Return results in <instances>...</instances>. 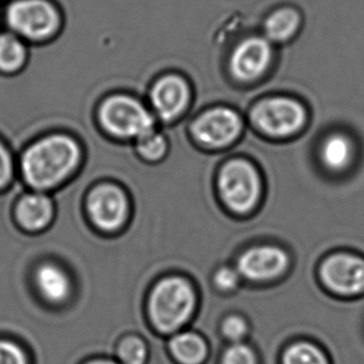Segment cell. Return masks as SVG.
<instances>
[{"label": "cell", "mask_w": 364, "mask_h": 364, "mask_svg": "<svg viewBox=\"0 0 364 364\" xmlns=\"http://www.w3.org/2000/svg\"><path fill=\"white\" fill-rule=\"evenodd\" d=\"M16 216L19 223L29 230H41L46 228L53 216V203L43 193H31L21 198Z\"/></svg>", "instance_id": "obj_13"}, {"label": "cell", "mask_w": 364, "mask_h": 364, "mask_svg": "<svg viewBox=\"0 0 364 364\" xmlns=\"http://www.w3.org/2000/svg\"><path fill=\"white\" fill-rule=\"evenodd\" d=\"M251 122L267 136H292L304 127L307 112L304 105L284 97H269L258 102L251 112Z\"/></svg>", "instance_id": "obj_5"}, {"label": "cell", "mask_w": 364, "mask_h": 364, "mask_svg": "<svg viewBox=\"0 0 364 364\" xmlns=\"http://www.w3.org/2000/svg\"><path fill=\"white\" fill-rule=\"evenodd\" d=\"M353 159V145L348 137L334 134L324 140L321 160L332 171H342Z\"/></svg>", "instance_id": "obj_17"}, {"label": "cell", "mask_w": 364, "mask_h": 364, "mask_svg": "<svg viewBox=\"0 0 364 364\" xmlns=\"http://www.w3.org/2000/svg\"><path fill=\"white\" fill-rule=\"evenodd\" d=\"M259 188L256 168L245 160L228 162L218 175V191L223 203L236 213H247L256 205Z\"/></svg>", "instance_id": "obj_6"}, {"label": "cell", "mask_w": 364, "mask_h": 364, "mask_svg": "<svg viewBox=\"0 0 364 364\" xmlns=\"http://www.w3.org/2000/svg\"><path fill=\"white\" fill-rule=\"evenodd\" d=\"M0 1H1V0H0Z\"/></svg>", "instance_id": "obj_28"}, {"label": "cell", "mask_w": 364, "mask_h": 364, "mask_svg": "<svg viewBox=\"0 0 364 364\" xmlns=\"http://www.w3.org/2000/svg\"><path fill=\"white\" fill-rule=\"evenodd\" d=\"M36 284L41 294L50 302H61L69 296L70 281L61 268L44 264L36 272Z\"/></svg>", "instance_id": "obj_15"}, {"label": "cell", "mask_w": 364, "mask_h": 364, "mask_svg": "<svg viewBox=\"0 0 364 364\" xmlns=\"http://www.w3.org/2000/svg\"><path fill=\"white\" fill-rule=\"evenodd\" d=\"M324 284L336 294L354 296L364 292V259L350 255L329 257L321 268Z\"/></svg>", "instance_id": "obj_9"}, {"label": "cell", "mask_w": 364, "mask_h": 364, "mask_svg": "<svg viewBox=\"0 0 364 364\" xmlns=\"http://www.w3.org/2000/svg\"><path fill=\"white\" fill-rule=\"evenodd\" d=\"M272 59V48L266 38L252 36L241 41L230 59L232 75L241 81H252L262 76Z\"/></svg>", "instance_id": "obj_11"}, {"label": "cell", "mask_w": 364, "mask_h": 364, "mask_svg": "<svg viewBox=\"0 0 364 364\" xmlns=\"http://www.w3.org/2000/svg\"><path fill=\"white\" fill-rule=\"evenodd\" d=\"M29 51L26 41L13 31L0 33V73L16 74L26 66Z\"/></svg>", "instance_id": "obj_14"}, {"label": "cell", "mask_w": 364, "mask_h": 364, "mask_svg": "<svg viewBox=\"0 0 364 364\" xmlns=\"http://www.w3.org/2000/svg\"><path fill=\"white\" fill-rule=\"evenodd\" d=\"M81 146L68 134H49L26 147L21 159L26 181L36 190L55 188L79 166Z\"/></svg>", "instance_id": "obj_1"}, {"label": "cell", "mask_w": 364, "mask_h": 364, "mask_svg": "<svg viewBox=\"0 0 364 364\" xmlns=\"http://www.w3.org/2000/svg\"><path fill=\"white\" fill-rule=\"evenodd\" d=\"M301 16L294 8H281L268 16L264 23V34L267 41L284 43L299 31Z\"/></svg>", "instance_id": "obj_16"}, {"label": "cell", "mask_w": 364, "mask_h": 364, "mask_svg": "<svg viewBox=\"0 0 364 364\" xmlns=\"http://www.w3.org/2000/svg\"><path fill=\"white\" fill-rule=\"evenodd\" d=\"M89 364H117L115 362H110V360H95V362H91Z\"/></svg>", "instance_id": "obj_27"}, {"label": "cell", "mask_w": 364, "mask_h": 364, "mask_svg": "<svg viewBox=\"0 0 364 364\" xmlns=\"http://www.w3.org/2000/svg\"><path fill=\"white\" fill-rule=\"evenodd\" d=\"M243 122L237 112L228 107H215L203 112L191 125V134L203 146L221 149L237 140Z\"/></svg>", "instance_id": "obj_7"}, {"label": "cell", "mask_w": 364, "mask_h": 364, "mask_svg": "<svg viewBox=\"0 0 364 364\" xmlns=\"http://www.w3.org/2000/svg\"><path fill=\"white\" fill-rule=\"evenodd\" d=\"M14 173V161L9 147L0 140V188L11 182Z\"/></svg>", "instance_id": "obj_23"}, {"label": "cell", "mask_w": 364, "mask_h": 364, "mask_svg": "<svg viewBox=\"0 0 364 364\" xmlns=\"http://www.w3.org/2000/svg\"><path fill=\"white\" fill-rule=\"evenodd\" d=\"M8 29L28 41H46L60 31L63 18L50 0H13L6 11Z\"/></svg>", "instance_id": "obj_3"}, {"label": "cell", "mask_w": 364, "mask_h": 364, "mask_svg": "<svg viewBox=\"0 0 364 364\" xmlns=\"http://www.w3.org/2000/svg\"><path fill=\"white\" fill-rule=\"evenodd\" d=\"M191 99L188 81L176 74L162 75L152 84L149 92L150 110L156 119L171 122L186 112Z\"/></svg>", "instance_id": "obj_8"}, {"label": "cell", "mask_w": 364, "mask_h": 364, "mask_svg": "<svg viewBox=\"0 0 364 364\" xmlns=\"http://www.w3.org/2000/svg\"><path fill=\"white\" fill-rule=\"evenodd\" d=\"M284 364H328L324 354L312 344H294L286 352Z\"/></svg>", "instance_id": "obj_20"}, {"label": "cell", "mask_w": 364, "mask_h": 364, "mask_svg": "<svg viewBox=\"0 0 364 364\" xmlns=\"http://www.w3.org/2000/svg\"><path fill=\"white\" fill-rule=\"evenodd\" d=\"M215 282L221 289H232L237 286L238 273L232 268L223 267L218 269Z\"/></svg>", "instance_id": "obj_26"}, {"label": "cell", "mask_w": 364, "mask_h": 364, "mask_svg": "<svg viewBox=\"0 0 364 364\" xmlns=\"http://www.w3.org/2000/svg\"><path fill=\"white\" fill-rule=\"evenodd\" d=\"M289 257L281 248L273 246L253 247L238 259V272L252 281L274 279L284 272Z\"/></svg>", "instance_id": "obj_12"}, {"label": "cell", "mask_w": 364, "mask_h": 364, "mask_svg": "<svg viewBox=\"0 0 364 364\" xmlns=\"http://www.w3.org/2000/svg\"><path fill=\"white\" fill-rule=\"evenodd\" d=\"M223 364H256V357L246 346L236 344L225 353Z\"/></svg>", "instance_id": "obj_22"}, {"label": "cell", "mask_w": 364, "mask_h": 364, "mask_svg": "<svg viewBox=\"0 0 364 364\" xmlns=\"http://www.w3.org/2000/svg\"><path fill=\"white\" fill-rule=\"evenodd\" d=\"M87 211L91 220L99 228L115 230L127 220V196L122 188L115 185H100L89 195Z\"/></svg>", "instance_id": "obj_10"}, {"label": "cell", "mask_w": 364, "mask_h": 364, "mask_svg": "<svg viewBox=\"0 0 364 364\" xmlns=\"http://www.w3.org/2000/svg\"><path fill=\"white\" fill-rule=\"evenodd\" d=\"M146 354V346L141 339L135 337L125 339L119 348V357L124 364H144Z\"/></svg>", "instance_id": "obj_21"}, {"label": "cell", "mask_w": 364, "mask_h": 364, "mask_svg": "<svg viewBox=\"0 0 364 364\" xmlns=\"http://www.w3.org/2000/svg\"><path fill=\"white\" fill-rule=\"evenodd\" d=\"M156 117L141 100L129 94L105 97L97 107V122L109 136L137 140L156 130Z\"/></svg>", "instance_id": "obj_2"}, {"label": "cell", "mask_w": 364, "mask_h": 364, "mask_svg": "<svg viewBox=\"0 0 364 364\" xmlns=\"http://www.w3.org/2000/svg\"><path fill=\"white\" fill-rule=\"evenodd\" d=\"M196 299L191 286L180 277L162 279L150 299V314L157 328L172 332L186 323L195 309Z\"/></svg>", "instance_id": "obj_4"}, {"label": "cell", "mask_w": 364, "mask_h": 364, "mask_svg": "<svg viewBox=\"0 0 364 364\" xmlns=\"http://www.w3.org/2000/svg\"><path fill=\"white\" fill-rule=\"evenodd\" d=\"M246 332H247L246 322L236 316L226 319L223 323V333L226 334L228 338L232 339V341L242 338Z\"/></svg>", "instance_id": "obj_25"}, {"label": "cell", "mask_w": 364, "mask_h": 364, "mask_svg": "<svg viewBox=\"0 0 364 364\" xmlns=\"http://www.w3.org/2000/svg\"><path fill=\"white\" fill-rule=\"evenodd\" d=\"M170 348L182 364H200L208 353L205 341L191 332L175 336L170 342Z\"/></svg>", "instance_id": "obj_18"}, {"label": "cell", "mask_w": 364, "mask_h": 364, "mask_svg": "<svg viewBox=\"0 0 364 364\" xmlns=\"http://www.w3.org/2000/svg\"><path fill=\"white\" fill-rule=\"evenodd\" d=\"M166 137L161 132L154 130L135 140V150L142 160L149 162L160 161L167 154Z\"/></svg>", "instance_id": "obj_19"}, {"label": "cell", "mask_w": 364, "mask_h": 364, "mask_svg": "<svg viewBox=\"0 0 364 364\" xmlns=\"http://www.w3.org/2000/svg\"><path fill=\"white\" fill-rule=\"evenodd\" d=\"M0 364H26V354L16 344L0 341Z\"/></svg>", "instance_id": "obj_24"}]
</instances>
